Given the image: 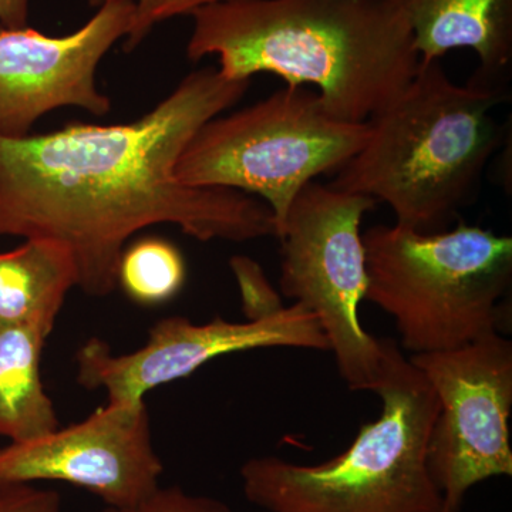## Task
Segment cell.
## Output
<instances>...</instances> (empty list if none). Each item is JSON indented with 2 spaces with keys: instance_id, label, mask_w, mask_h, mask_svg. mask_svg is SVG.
<instances>
[{
  "instance_id": "1",
  "label": "cell",
  "mask_w": 512,
  "mask_h": 512,
  "mask_svg": "<svg viewBox=\"0 0 512 512\" xmlns=\"http://www.w3.org/2000/svg\"><path fill=\"white\" fill-rule=\"evenodd\" d=\"M251 80L195 70L131 123H69L50 133L0 136V237L49 239L69 249L86 295L116 291L119 259L143 229L170 224L201 242L276 238L271 208L222 188L175 178L184 148L234 107Z\"/></svg>"
},
{
  "instance_id": "2",
  "label": "cell",
  "mask_w": 512,
  "mask_h": 512,
  "mask_svg": "<svg viewBox=\"0 0 512 512\" xmlns=\"http://www.w3.org/2000/svg\"><path fill=\"white\" fill-rule=\"evenodd\" d=\"M187 57L228 80L271 73L312 84L336 119L367 123L419 69L394 0H222L191 13Z\"/></svg>"
},
{
  "instance_id": "3",
  "label": "cell",
  "mask_w": 512,
  "mask_h": 512,
  "mask_svg": "<svg viewBox=\"0 0 512 512\" xmlns=\"http://www.w3.org/2000/svg\"><path fill=\"white\" fill-rule=\"evenodd\" d=\"M508 97L454 83L441 60L420 62L402 92L367 121L365 146L329 185L383 202L400 227L446 231L476 202L503 146L505 127L491 111Z\"/></svg>"
},
{
  "instance_id": "4",
  "label": "cell",
  "mask_w": 512,
  "mask_h": 512,
  "mask_svg": "<svg viewBox=\"0 0 512 512\" xmlns=\"http://www.w3.org/2000/svg\"><path fill=\"white\" fill-rule=\"evenodd\" d=\"M375 390L379 419L363 424L348 450L315 466L275 456L241 467L249 503L266 512H441L427 467L439 399L399 345L384 338Z\"/></svg>"
},
{
  "instance_id": "5",
  "label": "cell",
  "mask_w": 512,
  "mask_h": 512,
  "mask_svg": "<svg viewBox=\"0 0 512 512\" xmlns=\"http://www.w3.org/2000/svg\"><path fill=\"white\" fill-rule=\"evenodd\" d=\"M363 244L365 299L392 316L412 355L500 333L512 282L511 237L458 220L433 234L375 225Z\"/></svg>"
},
{
  "instance_id": "6",
  "label": "cell",
  "mask_w": 512,
  "mask_h": 512,
  "mask_svg": "<svg viewBox=\"0 0 512 512\" xmlns=\"http://www.w3.org/2000/svg\"><path fill=\"white\" fill-rule=\"evenodd\" d=\"M369 137V124L329 113L319 94L286 84L264 100L220 114L184 148L174 173L190 187L222 188L264 201L276 237L293 200L320 175L336 174Z\"/></svg>"
},
{
  "instance_id": "7",
  "label": "cell",
  "mask_w": 512,
  "mask_h": 512,
  "mask_svg": "<svg viewBox=\"0 0 512 512\" xmlns=\"http://www.w3.org/2000/svg\"><path fill=\"white\" fill-rule=\"evenodd\" d=\"M376 204L367 195L312 181L296 195L276 237L281 241L282 293L318 318L349 389L367 392L379 380L383 342L360 322L367 289L360 227Z\"/></svg>"
},
{
  "instance_id": "8",
  "label": "cell",
  "mask_w": 512,
  "mask_h": 512,
  "mask_svg": "<svg viewBox=\"0 0 512 512\" xmlns=\"http://www.w3.org/2000/svg\"><path fill=\"white\" fill-rule=\"evenodd\" d=\"M409 360L439 399L427 467L443 500L441 512H460L474 485L512 476L511 340L490 333L460 348Z\"/></svg>"
},
{
  "instance_id": "9",
  "label": "cell",
  "mask_w": 512,
  "mask_h": 512,
  "mask_svg": "<svg viewBox=\"0 0 512 512\" xmlns=\"http://www.w3.org/2000/svg\"><path fill=\"white\" fill-rule=\"evenodd\" d=\"M269 348L330 350L318 318L299 303L245 322L215 318L197 325L168 316L151 326L134 352H113L100 338L84 342L76 353L77 383L104 390L111 403L141 402L151 390L190 377L217 357Z\"/></svg>"
},
{
  "instance_id": "10",
  "label": "cell",
  "mask_w": 512,
  "mask_h": 512,
  "mask_svg": "<svg viewBox=\"0 0 512 512\" xmlns=\"http://www.w3.org/2000/svg\"><path fill=\"white\" fill-rule=\"evenodd\" d=\"M163 473L146 400L107 402L79 423L0 448V485L60 481L97 495L109 508L146 500Z\"/></svg>"
},
{
  "instance_id": "11",
  "label": "cell",
  "mask_w": 512,
  "mask_h": 512,
  "mask_svg": "<svg viewBox=\"0 0 512 512\" xmlns=\"http://www.w3.org/2000/svg\"><path fill=\"white\" fill-rule=\"evenodd\" d=\"M134 15V0H106L66 36L0 26V136H29L37 121L62 107L109 114L111 99L97 86V69L126 39Z\"/></svg>"
},
{
  "instance_id": "12",
  "label": "cell",
  "mask_w": 512,
  "mask_h": 512,
  "mask_svg": "<svg viewBox=\"0 0 512 512\" xmlns=\"http://www.w3.org/2000/svg\"><path fill=\"white\" fill-rule=\"evenodd\" d=\"M402 10L420 62L470 49L480 66L468 82L510 94L512 0H394Z\"/></svg>"
},
{
  "instance_id": "13",
  "label": "cell",
  "mask_w": 512,
  "mask_h": 512,
  "mask_svg": "<svg viewBox=\"0 0 512 512\" xmlns=\"http://www.w3.org/2000/svg\"><path fill=\"white\" fill-rule=\"evenodd\" d=\"M79 286L69 249L49 239H26L0 254V328L30 326L50 336L67 295Z\"/></svg>"
},
{
  "instance_id": "14",
  "label": "cell",
  "mask_w": 512,
  "mask_h": 512,
  "mask_svg": "<svg viewBox=\"0 0 512 512\" xmlns=\"http://www.w3.org/2000/svg\"><path fill=\"white\" fill-rule=\"evenodd\" d=\"M47 338L30 326L0 328V439L25 443L60 427L42 382Z\"/></svg>"
},
{
  "instance_id": "15",
  "label": "cell",
  "mask_w": 512,
  "mask_h": 512,
  "mask_svg": "<svg viewBox=\"0 0 512 512\" xmlns=\"http://www.w3.org/2000/svg\"><path fill=\"white\" fill-rule=\"evenodd\" d=\"M187 281V264L180 249L161 237H144L124 248L116 284L130 301L156 308L173 301Z\"/></svg>"
},
{
  "instance_id": "16",
  "label": "cell",
  "mask_w": 512,
  "mask_h": 512,
  "mask_svg": "<svg viewBox=\"0 0 512 512\" xmlns=\"http://www.w3.org/2000/svg\"><path fill=\"white\" fill-rule=\"evenodd\" d=\"M89 2L94 8H99L106 0H89ZM217 2L222 0H134L136 15H134L133 28L123 40L124 52L130 53L137 49L158 23L175 16H190L194 10Z\"/></svg>"
},
{
  "instance_id": "17",
  "label": "cell",
  "mask_w": 512,
  "mask_h": 512,
  "mask_svg": "<svg viewBox=\"0 0 512 512\" xmlns=\"http://www.w3.org/2000/svg\"><path fill=\"white\" fill-rule=\"evenodd\" d=\"M229 265L237 276L242 308L248 320L264 318L284 308L281 298L269 284L258 262L248 256H234Z\"/></svg>"
},
{
  "instance_id": "18",
  "label": "cell",
  "mask_w": 512,
  "mask_h": 512,
  "mask_svg": "<svg viewBox=\"0 0 512 512\" xmlns=\"http://www.w3.org/2000/svg\"><path fill=\"white\" fill-rule=\"evenodd\" d=\"M104 512H234L224 501L187 493L180 487H158L146 500L126 508L106 507Z\"/></svg>"
},
{
  "instance_id": "19",
  "label": "cell",
  "mask_w": 512,
  "mask_h": 512,
  "mask_svg": "<svg viewBox=\"0 0 512 512\" xmlns=\"http://www.w3.org/2000/svg\"><path fill=\"white\" fill-rule=\"evenodd\" d=\"M0 512H63V501L57 491L33 484H2Z\"/></svg>"
},
{
  "instance_id": "20",
  "label": "cell",
  "mask_w": 512,
  "mask_h": 512,
  "mask_svg": "<svg viewBox=\"0 0 512 512\" xmlns=\"http://www.w3.org/2000/svg\"><path fill=\"white\" fill-rule=\"evenodd\" d=\"M30 0H0V26L9 29L29 26Z\"/></svg>"
}]
</instances>
